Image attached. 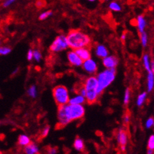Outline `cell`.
<instances>
[{"label":"cell","mask_w":154,"mask_h":154,"mask_svg":"<svg viewBox=\"0 0 154 154\" xmlns=\"http://www.w3.org/2000/svg\"><path fill=\"white\" fill-rule=\"evenodd\" d=\"M85 115V108L81 104L62 105L58 107L59 126H65L72 120L81 119Z\"/></svg>","instance_id":"6da1fadb"},{"label":"cell","mask_w":154,"mask_h":154,"mask_svg":"<svg viewBox=\"0 0 154 154\" xmlns=\"http://www.w3.org/2000/svg\"><path fill=\"white\" fill-rule=\"evenodd\" d=\"M66 40L68 46L75 50L80 48L86 47L91 42L90 38L87 35L77 30L71 31L67 36Z\"/></svg>","instance_id":"7a4b0ae2"},{"label":"cell","mask_w":154,"mask_h":154,"mask_svg":"<svg viewBox=\"0 0 154 154\" xmlns=\"http://www.w3.org/2000/svg\"><path fill=\"white\" fill-rule=\"evenodd\" d=\"M115 69L114 68H108L103 72L100 73L97 76V92L100 94L105 88L110 85L115 78Z\"/></svg>","instance_id":"3957f363"},{"label":"cell","mask_w":154,"mask_h":154,"mask_svg":"<svg viewBox=\"0 0 154 154\" xmlns=\"http://www.w3.org/2000/svg\"><path fill=\"white\" fill-rule=\"evenodd\" d=\"M85 89L86 91V97L87 101L88 104H93L96 103L97 100L98 94L97 92V80L94 77H91L87 79L85 85Z\"/></svg>","instance_id":"277c9868"},{"label":"cell","mask_w":154,"mask_h":154,"mask_svg":"<svg viewBox=\"0 0 154 154\" xmlns=\"http://www.w3.org/2000/svg\"><path fill=\"white\" fill-rule=\"evenodd\" d=\"M53 96L58 106L65 105L69 101V94L68 89L64 86L59 85L53 89Z\"/></svg>","instance_id":"5b68a950"},{"label":"cell","mask_w":154,"mask_h":154,"mask_svg":"<svg viewBox=\"0 0 154 154\" xmlns=\"http://www.w3.org/2000/svg\"><path fill=\"white\" fill-rule=\"evenodd\" d=\"M68 45L67 42L66 38L63 35H60L56 38V39L52 43V45L50 47V50L53 52H58L62 50L66 49Z\"/></svg>","instance_id":"8992f818"},{"label":"cell","mask_w":154,"mask_h":154,"mask_svg":"<svg viewBox=\"0 0 154 154\" xmlns=\"http://www.w3.org/2000/svg\"><path fill=\"white\" fill-rule=\"evenodd\" d=\"M68 58L69 60L70 63L73 65H76V66H80L83 64V61L79 56L75 52V51H70L68 54Z\"/></svg>","instance_id":"52a82bcc"},{"label":"cell","mask_w":154,"mask_h":154,"mask_svg":"<svg viewBox=\"0 0 154 154\" xmlns=\"http://www.w3.org/2000/svg\"><path fill=\"white\" fill-rule=\"evenodd\" d=\"M117 63H118V60L113 56H110V57L106 56L103 60V65L107 68H114L117 66Z\"/></svg>","instance_id":"ba28073f"},{"label":"cell","mask_w":154,"mask_h":154,"mask_svg":"<svg viewBox=\"0 0 154 154\" xmlns=\"http://www.w3.org/2000/svg\"><path fill=\"white\" fill-rule=\"evenodd\" d=\"M117 140H118L119 144L120 145V149L121 150L124 151L125 150V146L127 145V132L123 130L120 131L118 134V137H117Z\"/></svg>","instance_id":"9c48e42d"},{"label":"cell","mask_w":154,"mask_h":154,"mask_svg":"<svg viewBox=\"0 0 154 154\" xmlns=\"http://www.w3.org/2000/svg\"><path fill=\"white\" fill-rule=\"evenodd\" d=\"M84 68L89 73H94L97 71V64L93 60L88 59L83 64Z\"/></svg>","instance_id":"30bf717a"},{"label":"cell","mask_w":154,"mask_h":154,"mask_svg":"<svg viewBox=\"0 0 154 154\" xmlns=\"http://www.w3.org/2000/svg\"><path fill=\"white\" fill-rule=\"evenodd\" d=\"M75 53L79 56L80 58H82V61H86V60L89 59L91 58V54L88 49L84 48H77L75 49Z\"/></svg>","instance_id":"8fae6325"},{"label":"cell","mask_w":154,"mask_h":154,"mask_svg":"<svg viewBox=\"0 0 154 154\" xmlns=\"http://www.w3.org/2000/svg\"><path fill=\"white\" fill-rule=\"evenodd\" d=\"M25 152L29 154H35L38 152V148L37 147V146L35 144L29 143L28 145L26 146Z\"/></svg>","instance_id":"7c38bea8"},{"label":"cell","mask_w":154,"mask_h":154,"mask_svg":"<svg viewBox=\"0 0 154 154\" xmlns=\"http://www.w3.org/2000/svg\"><path fill=\"white\" fill-rule=\"evenodd\" d=\"M96 53L97 55L100 57V58H105L107 55V54H108V51H107V48L103 45H99L98 47L97 48Z\"/></svg>","instance_id":"4fadbf2b"},{"label":"cell","mask_w":154,"mask_h":154,"mask_svg":"<svg viewBox=\"0 0 154 154\" xmlns=\"http://www.w3.org/2000/svg\"><path fill=\"white\" fill-rule=\"evenodd\" d=\"M74 147L78 151H83L85 149L84 141L81 138H77L75 140V143H74Z\"/></svg>","instance_id":"5bb4252c"},{"label":"cell","mask_w":154,"mask_h":154,"mask_svg":"<svg viewBox=\"0 0 154 154\" xmlns=\"http://www.w3.org/2000/svg\"><path fill=\"white\" fill-rule=\"evenodd\" d=\"M137 26L139 28L140 33H142L143 32V29L146 26V22L144 18L143 17L142 15H140L139 17L137 18Z\"/></svg>","instance_id":"9a60e30c"},{"label":"cell","mask_w":154,"mask_h":154,"mask_svg":"<svg viewBox=\"0 0 154 154\" xmlns=\"http://www.w3.org/2000/svg\"><path fill=\"white\" fill-rule=\"evenodd\" d=\"M68 102L70 103V104H81L85 102V97L82 95H79V96H77L74 98L71 99Z\"/></svg>","instance_id":"2e32d148"},{"label":"cell","mask_w":154,"mask_h":154,"mask_svg":"<svg viewBox=\"0 0 154 154\" xmlns=\"http://www.w3.org/2000/svg\"><path fill=\"white\" fill-rule=\"evenodd\" d=\"M153 88V71H149V75H148V91H150Z\"/></svg>","instance_id":"e0dca14e"},{"label":"cell","mask_w":154,"mask_h":154,"mask_svg":"<svg viewBox=\"0 0 154 154\" xmlns=\"http://www.w3.org/2000/svg\"><path fill=\"white\" fill-rule=\"evenodd\" d=\"M30 143V140H29V137L26 135H21L19 136V143L21 146H26Z\"/></svg>","instance_id":"ac0fdd59"},{"label":"cell","mask_w":154,"mask_h":154,"mask_svg":"<svg viewBox=\"0 0 154 154\" xmlns=\"http://www.w3.org/2000/svg\"><path fill=\"white\" fill-rule=\"evenodd\" d=\"M146 97V92L141 94L138 97V99H137V105H138V106H142L143 102L145 101Z\"/></svg>","instance_id":"d6986e66"},{"label":"cell","mask_w":154,"mask_h":154,"mask_svg":"<svg viewBox=\"0 0 154 154\" xmlns=\"http://www.w3.org/2000/svg\"><path fill=\"white\" fill-rule=\"evenodd\" d=\"M109 7H110V9H112L113 11H115V12H119V11L121 10L120 6L116 2H111V3L110 4V5H109Z\"/></svg>","instance_id":"ffe728a7"},{"label":"cell","mask_w":154,"mask_h":154,"mask_svg":"<svg viewBox=\"0 0 154 154\" xmlns=\"http://www.w3.org/2000/svg\"><path fill=\"white\" fill-rule=\"evenodd\" d=\"M143 64L144 67L147 71H150V64L149 62V57H148L147 54H145L143 56Z\"/></svg>","instance_id":"44dd1931"},{"label":"cell","mask_w":154,"mask_h":154,"mask_svg":"<svg viewBox=\"0 0 154 154\" xmlns=\"http://www.w3.org/2000/svg\"><path fill=\"white\" fill-rule=\"evenodd\" d=\"M10 51L11 49L9 48L0 47V54H1V55H5V54H9Z\"/></svg>","instance_id":"7402d4cb"},{"label":"cell","mask_w":154,"mask_h":154,"mask_svg":"<svg viewBox=\"0 0 154 154\" xmlns=\"http://www.w3.org/2000/svg\"><path fill=\"white\" fill-rule=\"evenodd\" d=\"M51 14H52V12H51V11H47V12H44V13H42L40 16H39V19H40V20H45V19H46L47 18L49 17L50 15H51Z\"/></svg>","instance_id":"603a6c76"},{"label":"cell","mask_w":154,"mask_h":154,"mask_svg":"<svg viewBox=\"0 0 154 154\" xmlns=\"http://www.w3.org/2000/svg\"><path fill=\"white\" fill-rule=\"evenodd\" d=\"M141 34V41H142V44L145 47L146 45V44H147V36H146V33L144 32H143L142 33H140Z\"/></svg>","instance_id":"cb8c5ba5"},{"label":"cell","mask_w":154,"mask_h":154,"mask_svg":"<svg viewBox=\"0 0 154 154\" xmlns=\"http://www.w3.org/2000/svg\"><path fill=\"white\" fill-rule=\"evenodd\" d=\"M148 149H154V136L152 135L149 137V142H148Z\"/></svg>","instance_id":"d4e9b609"},{"label":"cell","mask_w":154,"mask_h":154,"mask_svg":"<svg viewBox=\"0 0 154 154\" xmlns=\"http://www.w3.org/2000/svg\"><path fill=\"white\" fill-rule=\"evenodd\" d=\"M29 94L30 96H32V97H35L36 96V88L35 86H32L30 88V89L29 90Z\"/></svg>","instance_id":"484cf974"},{"label":"cell","mask_w":154,"mask_h":154,"mask_svg":"<svg viewBox=\"0 0 154 154\" xmlns=\"http://www.w3.org/2000/svg\"><path fill=\"white\" fill-rule=\"evenodd\" d=\"M129 100H130V90L127 89L125 92V97H124V103L127 104L129 102Z\"/></svg>","instance_id":"4316f807"},{"label":"cell","mask_w":154,"mask_h":154,"mask_svg":"<svg viewBox=\"0 0 154 154\" xmlns=\"http://www.w3.org/2000/svg\"><path fill=\"white\" fill-rule=\"evenodd\" d=\"M33 57L35 58V59L36 60V61H40V59H41V54H40V52H38V51H35L34 52H33Z\"/></svg>","instance_id":"83f0119b"},{"label":"cell","mask_w":154,"mask_h":154,"mask_svg":"<svg viewBox=\"0 0 154 154\" xmlns=\"http://www.w3.org/2000/svg\"><path fill=\"white\" fill-rule=\"evenodd\" d=\"M49 130H50V127H46L44 129V131H43L42 134V138H44L48 134V132H49Z\"/></svg>","instance_id":"f1b7e54d"},{"label":"cell","mask_w":154,"mask_h":154,"mask_svg":"<svg viewBox=\"0 0 154 154\" xmlns=\"http://www.w3.org/2000/svg\"><path fill=\"white\" fill-rule=\"evenodd\" d=\"M15 1H16V0H6V1H5V2L3 3V7L6 8V7L9 6V5H12Z\"/></svg>","instance_id":"f546056e"},{"label":"cell","mask_w":154,"mask_h":154,"mask_svg":"<svg viewBox=\"0 0 154 154\" xmlns=\"http://www.w3.org/2000/svg\"><path fill=\"white\" fill-rule=\"evenodd\" d=\"M153 125V119L152 118H149V120L146 121V127L147 128H149V127H151Z\"/></svg>","instance_id":"4dcf8cb0"},{"label":"cell","mask_w":154,"mask_h":154,"mask_svg":"<svg viewBox=\"0 0 154 154\" xmlns=\"http://www.w3.org/2000/svg\"><path fill=\"white\" fill-rule=\"evenodd\" d=\"M27 58L28 60H29V61H31V60L32 59V58H33V51H32V50H29V52H28Z\"/></svg>","instance_id":"1f68e13d"},{"label":"cell","mask_w":154,"mask_h":154,"mask_svg":"<svg viewBox=\"0 0 154 154\" xmlns=\"http://www.w3.org/2000/svg\"><path fill=\"white\" fill-rule=\"evenodd\" d=\"M36 5H37L38 7H42L43 5L42 4V0H39V1H38L37 3H36Z\"/></svg>","instance_id":"d6a6232c"},{"label":"cell","mask_w":154,"mask_h":154,"mask_svg":"<svg viewBox=\"0 0 154 154\" xmlns=\"http://www.w3.org/2000/svg\"><path fill=\"white\" fill-rule=\"evenodd\" d=\"M124 122L125 123H128L129 122V115L126 114L125 117H124Z\"/></svg>","instance_id":"836d02e7"},{"label":"cell","mask_w":154,"mask_h":154,"mask_svg":"<svg viewBox=\"0 0 154 154\" xmlns=\"http://www.w3.org/2000/svg\"><path fill=\"white\" fill-rule=\"evenodd\" d=\"M49 152L50 153H56V152H57V149H56L55 148H52V149H50Z\"/></svg>","instance_id":"e575fe53"},{"label":"cell","mask_w":154,"mask_h":154,"mask_svg":"<svg viewBox=\"0 0 154 154\" xmlns=\"http://www.w3.org/2000/svg\"><path fill=\"white\" fill-rule=\"evenodd\" d=\"M125 38H126V34H125V33H124V34L122 35V36H121V40L124 42V40H125Z\"/></svg>","instance_id":"d590c367"},{"label":"cell","mask_w":154,"mask_h":154,"mask_svg":"<svg viewBox=\"0 0 154 154\" xmlns=\"http://www.w3.org/2000/svg\"><path fill=\"white\" fill-rule=\"evenodd\" d=\"M152 149H149V151H148V153H152Z\"/></svg>","instance_id":"8d00e7d4"},{"label":"cell","mask_w":154,"mask_h":154,"mask_svg":"<svg viewBox=\"0 0 154 154\" xmlns=\"http://www.w3.org/2000/svg\"><path fill=\"white\" fill-rule=\"evenodd\" d=\"M89 1H90V2H94L95 0H89Z\"/></svg>","instance_id":"74e56055"},{"label":"cell","mask_w":154,"mask_h":154,"mask_svg":"<svg viewBox=\"0 0 154 154\" xmlns=\"http://www.w3.org/2000/svg\"><path fill=\"white\" fill-rule=\"evenodd\" d=\"M0 153H2V152H1V151H0Z\"/></svg>","instance_id":"f35d334b"},{"label":"cell","mask_w":154,"mask_h":154,"mask_svg":"<svg viewBox=\"0 0 154 154\" xmlns=\"http://www.w3.org/2000/svg\"><path fill=\"white\" fill-rule=\"evenodd\" d=\"M106 1H109V0H106Z\"/></svg>","instance_id":"ab89813d"},{"label":"cell","mask_w":154,"mask_h":154,"mask_svg":"<svg viewBox=\"0 0 154 154\" xmlns=\"http://www.w3.org/2000/svg\"><path fill=\"white\" fill-rule=\"evenodd\" d=\"M100 1H103V0H100Z\"/></svg>","instance_id":"60d3db41"}]
</instances>
